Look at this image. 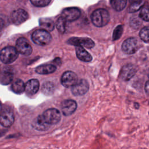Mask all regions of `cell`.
Wrapping results in <instances>:
<instances>
[{
	"instance_id": "cell-1",
	"label": "cell",
	"mask_w": 149,
	"mask_h": 149,
	"mask_svg": "<svg viewBox=\"0 0 149 149\" xmlns=\"http://www.w3.org/2000/svg\"><path fill=\"white\" fill-rule=\"evenodd\" d=\"M109 14L104 9H98L94 10L91 15V19L93 24L97 27H102L107 24L109 21Z\"/></svg>"
},
{
	"instance_id": "cell-2",
	"label": "cell",
	"mask_w": 149,
	"mask_h": 149,
	"mask_svg": "<svg viewBox=\"0 0 149 149\" xmlns=\"http://www.w3.org/2000/svg\"><path fill=\"white\" fill-rule=\"evenodd\" d=\"M31 38L34 43L40 45H45L51 42V36L48 31L40 29L35 30L33 33Z\"/></svg>"
},
{
	"instance_id": "cell-3",
	"label": "cell",
	"mask_w": 149,
	"mask_h": 149,
	"mask_svg": "<svg viewBox=\"0 0 149 149\" xmlns=\"http://www.w3.org/2000/svg\"><path fill=\"white\" fill-rule=\"evenodd\" d=\"M18 57V51L16 48L8 46L3 48L0 54L1 61L6 64L14 62Z\"/></svg>"
},
{
	"instance_id": "cell-4",
	"label": "cell",
	"mask_w": 149,
	"mask_h": 149,
	"mask_svg": "<svg viewBox=\"0 0 149 149\" xmlns=\"http://www.w3.org/2000/svg\"><path fill=\"white\" fill-rule=\"evenodd\" d=\"M42 116L45 122L49 125L56 124L61 119L60 112L55 108H49L45 110Z\"/></svg>"
},
{
	"instance_id": "cell-5",
	"label": "cell",
	"mask_w": 149,
	"mask_h": 149,
	"mask_svg": "<svg viewBox=\"0 0 149 149\" xmlns=\"http://www.w3.org/2000/svg\"><path fill=\"white\" fill-rule=\"evenodd\" d=\"M15 116L12 110L10 108L3 107L1 112V125L3 127H10L14 122Z\"/></svg>"
},
{
	"instance_id": "cell-6",
	"label": "cell",
	"mask_w": 149,
	"mask_h": 149,
	"mask_svg": "<svg viewBox=\"0 0 149 149\" xmlns=\"http://www.w3.org/2000/svg\"><path fill=\"white\" fill-rule=\"evenodd\" d=\"M67 43L76 47H84L87 48H91L94 47V42L87 37H72L68 39Z\"/></svg>"
},
{
	"instance_id": "cell-7",
	"label": "cell",
	"mask_w": 149,
	"mask_h": 149,
	"mask_svg": "<svg viewBox=\"0 0 149 149\" xmlns=\"http://www.w3.org/2000/svg\"><path fill=\"white\" fill-rule=\"evenodd\" d=\"M16 48L18 52L24 55H29L32 52V47L27 40L20 37L16 41Z\"/></svg>"
},
{
	"instance_id": "cell-8",
	"label": "cell",
	"mask_w": 149,
	"mask_h": 149,
	"mask_svg": "<svg viewBox=\"0 0 149 149\" xmlns=\"http://www.w3.org/2000/svg\"><path fill=\"white\" fill-rule=\"evenodd\" d=\"M122 51L127 54L135 53L138 49V41L134 37H130L125 40L122 45Z\"/></svg>"
},
{
	"instance_id": "cell-9",
	"label": "cell",
	"mask_w": 149,
	"mask_h": 149,
	"mask_svg": "<svg viewBox=\"0 0 149 149\" xmlns=\"http://www.w3.org/2000/svg\"><path fill=\"white\" fill-rule=\"evenodd\" d=\"M89 85L85 79H81L72 87V93L74 95H82L85 94L88 90Z\"/></svg>"
},
{
	"instance_id": "cell-10",
	"label": "cell",
	"mask_w": 149,
	"mask_h": 149,
	"mask_svg": "<svg viewBox=\"0 0 149 149\" xmlns=\"http://www.w3.org/2000/svg\"><path fill=\"white\" fill-rule=\"evenodd\" d=\"M80 16V10L74 7L67 8L63 10L61 16L67 22H73L77 20Z\"/></svg>"
},
{
	"instance_id": "cell-11",
	"label": "cell",
	"mask_w": 149,
	"mask_h": 149,
	"mask_svg": "<svg viewBox=\"0 0 149 149\" xmlns=\"http://www.w3.org/2000/svg\"><path fill=\"white\" fill-rule=\"evenodd\" d=\"M61 81L65 87H70L74 86L77 82V76L72 71L65 72L62 76Z\"/></svg>"
},
{
	"instance_id": "cell-12",
	"label": "cell",
	"mask_w": 149,
	"mask_h": 149,
	"mask_svg": "<svg viewBox=\"0 0 149 149\" xmlns=\"http://www.w3.org/2000/svg\"><path fill=\"white\" fill-rule=\"evenodd\" d=\"M29 17V15L26 10L22 9H18L13 11L11 14V19L16 25H19L24 22Z\"/></svg>"
},
{
	"instance_id": "cell-13",
	"label": "cell",
	"mask_w": 149,
	"mask_h": 149,
	"mask_svg": "<svg viewBox=\"0 0 149 149\" xmlns=\"http://www.w3.org/2000/svg\"><path fill=\"white\" fill-rule=\"evenodd\" d=\"M137 72L136 67L133 64H127L123 66L120 70V77L124 81L129 80Z\"/></svg>"
},
{
	"instance_id": "cell-14",
	"label": "cell",
	"mask_w": 149,
	"mask_h": 149,
	"mask_svg": "<svg viewBox=\"0 0 149 149\" xmlns=\"http://www.w3.org/2000/svg\"><path fill=\"white\" fill-rule=\"evenodd\" d=\"M77 108V104L72 100H64L61 104V111L65 116L72 115Z\"/></svg>"
},
{
	"instance_id": "cell-15",
	"label": "cell",
	"mask_w": 149,
	"mask_h": 149,
	"mask_svg": "<svg viewBox=\"0 0 149 149\" xmlns=\"http://www.w3.org/2000/svg\"><path fill=\"white\" fill-rule=\"evenodd\" d=\"M40 83L38 80L32 79L29 80L26 84L25 91L27 94L34 95L38 90Z\"/></svg>"
},
{
	"instance_id": "cell-16",
	"label": "cell",
	"mask_w": 149,
	"mask_h": 149,
	"mask_svg": "<svg viewBox=\"0 0 149 149\" xmlns=\"http://www.w3.org/2000/svg\"><path fill=\"white\" fill-rule=\"evenodd\" d=\"M51 125L47 123L44 120L42 115L37 116L33 121L32 126L38 130H46L49 128Z\"/></svg>"
},
{
	"instance_id": "cell-17",
	"label": "cell",
	"mask_w": 149,
	"mask_h": 149,
	"mask_svg": "<svg viewBox=\"0 0 149 149\" xmlns=\"http://www.w3.org/2000/svg\"><path fill=\"white\" fill-rule=\"evenodd\" d=\"M76 53L78 59L81 61L88 62L92 60L91 55L81 47H76Z\"/></svg>"
},
{
	"instance_id": "cell-18",
	"label": "cell",
	"mask_w": 149,
	"mask_h": 149,
	"mask_svg": "<svg viewBox=\"0 0 149 149\" xmlns=\"http://www.w3.org/2000/svg\"><path fill=\"white\" fill-rule=\"evenodd\" d=\"M13 73L10 68H4L1 75V83L2 84L6 85L9 84L13 80Z\"/></svg>"
},
{
	"instance_id": "cell-19",
	"label": "cell",
	"mask_w": 149,
	"mask_h": 149,
	"mask_svg": "<svg viewBox=\"0 0 149 149\" xmlns=\"http://www.w3.org/2000/svg\"><path fill=\"white\" fill-rule=\"evenodd\" d=\"M56 69L55 65L51 64L42 65L36 68V72L40 74H47L54 72Z\"/></svg>"
},
{
	"instance_id": "cell-20",
	"label": "cell",
	"mask_w": 149,
	"mask_h": 149,
	"mask_svg": "<svg viewBox=\"0 0 149 149\" xmlns=\"http://www.w3.org/2000/svg\"><path fill=\"white\" fill-rule=\"evenodd\" d=\"M39 24L41 27L47 31H52L54 29L55 24L54 22L49 18H41L39 20Z\"/></svg>"
},
{
	"instance_id": "cell-21",
	"label": "cell",
	"mask_w": 149,
	"mask_h": 149,
	"mask_svg": "<svg viewBox=\"0 0 149 149\" xmlns=\"http://www.w3.org/2000/svg\"><path fill=\"white\" fill-rule=\"evenodd\" d=\"M25 86L24 82L21 79H18L13 81L11 86V89L16 94H21L25 91Z\"/></svg>"
},
{
	"instance_id": "cell-22",
	"label": "cell",
	"mask_w": 149,
	"mask_h": 149,
	"mask_svg": "<svg viewBox=\"0 0 149 149\" xmlns=\"http://www.w3.org/2000/svg\"><path fill=\"white\" fill-rule=\"evenodd\" d=\"M110 3L115 10L121 11L125 8L127 0H110Z\"/></svg>"
},
{
	"instance_id": "cell-23",
	"label": "cell",
	"mask_w": 149,
	"mask_h": 149,
	"mask_svg": "<svg viewBox=\"0 0 149 149\" xmlns=\"http://www.w3.org/2000/svg\"><path fill=\"white\" fill-rule=\"evenodd\" d=\"M130 6L129 8V12H134L139 10L143 5V0H129Z\"/></svg>"
},
{
	"instance_id": "cell-24",
	"label": "cell",
	"mask_w": 149,
	"mask_h": 149,
	"mask_svg": "<svg viewBox=\"0 0 149 149\" xmlns=\"http://www.w3.org/2000/svg\"><path fill=\"white\" fill-rule=\"evenodd\" d=\"M55 89L54 85L50 81H46L44 83L42 87V92L46 95H50L53 93Z\"/></svg>"
},
{
	"instance_id": "cell-25",
	"label": "cell",
	"mask_w": 149,
	"mask_h": 149,
	"mask_svg": "<svg viewBox=\"0 0 149 149\" xmlns=\"http://www.w3.org/2000/svg\"><path fill=\"white\" fill-rule=\"evenodd\" d=\"M67 21L63 19L62 16H60L56 23V27L58 31L62 33H64L66 30V24H67Z\"/></svg>"
},
{
	"instance_id": "cell-26",
	"label": "cell",
	"mask_w": 149,
	"mask_h": 149,
	"mask_svg": "<svg viewBox=\"0 0 149 149\" xmlns=\"http://www.w3.org/2000/svg\"><path fill=\"white\" fill-rule=\"evenodd\" d=\"M140 38L145 42H149V27H143L140 31Z\"/></svg>"
},
{
	"instance_id": "cell-27",
	"label": "cell",
	"mask_w": 149,
	"mask_h": 149,
	"mask_svg": "<svg viewBox=\"0 0 149 149\" xmlns=\"http://www.w3.org/2000/svg\"><path fill=\"white\" fill-rule=\"evenodd\" d=\"M140 17L145 21H149V5L143 7L139 13Z\"/></svg>"
},
{
	"instance_id": "cell-28",
	"label": "cell",
	"mask_w": 149,
	"mask_h": 149,
	"mask_svg": "<svg viewBox=\"0 0 149 149\" xmlns=\"http://www.w3.org/2000/svg\"><path fill=\"white\" fill-rule=\"evenodd\" d=\"M123 26L122 25L118 26L113 30L112 38L113 40H118L122 36L123 33Z\"/></svg>"
},
{
	"instance_id": "cell-29",
	"label": "cell",
	"mask_w": 149,
	"mask_h": 149,
	"mask_svg": "<svg viewBox=\"0 0 149 149\" xmlns=\"http://www.w3.org/2000/svg\"><path fill=\"white\" fill-rule=\"evenodd\" d=\"M51 0H30L31 3L36 6L44 7L48 5Z\"/></svg>"
},
{
	"instance_id": "cell-30",
	"label": "cell",
	"mask_w": 149,
	"mask_h": 149,
	"mask_svg": "<svg viewBox=\"0 0 149 149\" xmlns=\"http://www.w3.org/2000/svg\"><path fill=\"white\" fill-rule=\"evenodd\" d=\"M141 22L138 17H133L130 21V26L134 29H138L141 25Z\"/></svg>"
},
{
	"instance_id": "cell-31",
	"label": "cell",
	"mask_w": 149,
	"mask_h": 149,
	"mask_svg": "<svg viewBox=\"0 0 149 149\" xmlns=\"http://www.w3.org/2000/svg\"><path fill=\"white\" fill-rule=\"evenodd\" d=\"M144 90L146 94L149 95V80L146 83L145 86H144Z\"/></svg>"
},
{
	"instance_id": "cell-32",
	"label": "cell",
	"mask_w": 149,
	"mask_h": 149,
	"mask_svg": "<svg viewBox=\"0 0 149 149\" xmlns=\"http://www.w3.org/2000/svg\"><path fill=\"white\" fill-rule=\"evenodd\" d=\"M135 107H136V108H139V105L137 103H135Z\"/></svg>"
}]
</instances>
